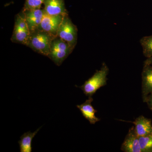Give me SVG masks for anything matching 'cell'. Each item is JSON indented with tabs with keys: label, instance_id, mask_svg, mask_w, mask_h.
I'll use <instances>...</instances> for the list:
<instances>
[{
	"label": "cell",
	"instance_id": "obj_4",
	"mask_svg": "<svg viewBox=\"0 0 152 152\" xmlns=\"http://www.w3.org/2000/svg\"><path fill=\"white\" fill-rule=\"evenodd\" d=\"M57 36L75 48L77 39V29L73 23L68 15L64 16L58 30Z\"/></svg>",
	"mask_w": 152,
	"mask_h": 152
},
{
	"label": "cell",
	"instance_id": "obj_16",
	"mask_svg": "<svg viewBox=\"0 0 152 152\" xmlns=\"http://www.w3.org/2000/svg\"><path fill=\"white\" fill-rule=\"evenodd\" d=\"M45 0H26L23 11L41 9Z\"/></svg>",
	"mask_w": 152,
	"mask_h": 152
},
{
	"label": "cell",
	"instance_id": "obj_3",
	"mask_svg": "<svg viewBox=\"0 0 152 152\" xmlns=\"http://www.w3.org/2000/svg\"><path fill=\"white\" fill-rule=\"evenodd\" d=\"M73 50L69 44L57 36L52 41L48 57L56 65L60 66Z\"/></svg>",
	"mask_w": 152,
	"mask_h": 152
},
{
	"label": "cell",
	"instance_id": "obj_14",
	"mask_svg": "<svg viewBox=\"0 0 152 152\" xmlns=\"http://www.w3.org/2000/svg\"><path fill=\"white\" fill-rule=\"evenodd\" d=\"M140 43L144 56L147 58L152 57V35L142 38Z\"/></svg>",
	"mask_w": 152,
	"mask_h": 152
},
{
	"label": "cell",
	"instance_id": "obj_9",
	"mask_svg": "<svg viewBox=\"0 0 152 152\" xmlns=\"http://www.w3.org/2000/svg\"><path fill=\"white\" fill-rule=\"evenodd\" d=\"M45 13L50 15H68L64 0H45L43 3Z\"/></svg>",
	"mask_w": 152,
	"mask_h": 152
},
{
	"label": "cell",
	"instance_id": "obj_8",
	"mask_svg": "<svg viewBox=\"0 0 152 152\" xmlns=\"http://www.w3.org/2000/svg\"><path fill=\"white\" fill-rule=\"evenodd\" d=\"M121 149L125 152H142L139 137L136 134L134 128L130 129Z\"/></svg>",
	"mask_w": 152,
	"mask_h": 152
},
{
	"label": "cell",
	"instance_id": "obj_1",
	"mask_svg": "<svg viewBox=\"0 0 152 152\" xmlns=\"http://www.w3.org/2000/svg\"><path fill=\"white\" fill-rule=\"evenodd\" d=\"M55 37L43 30L37 29L31 32L27 46L38 53L48 57L51 44Z\"/></svg>",
	"mask_w": 152,
	"mask_h": 152
},
{
	"label": "cell",
	"instance_id": "obj_17",
	"mask_svg": "<svg viewBox=\"0 0 152 152\" xmlns=\"http://www.w3.org/2000/svg\"><path fill=\"white\" fill-rule=\"evenodd\" d=\"M144 102L147 103L149 108L152 111V93L147 96Z\"/></svg>",
	"mask_w": 152,
	"mask_h": 152
},
{
	"label": "cell",
	"instance_id": "obj_6",
	"mask_svg": "<svg viewBox=\"0 0 152 152\" xmlns=\"http://www.w3.org/2000/svg\"><path fill=\"white\" fill-rule=\"evenodd\" d=\"M64 16L50 15L45 13L42 23L38 28L56 37L58 30Z\"/></svg>",
	"mask_w": 152,
	"mask_h": 152
},
{
	"label": "cell",
	"instance_id": "obj_18",
	"mask_svg": "<svg viewBox=\"0 0 152 152\" xmlns=\"http://www.w3.org/2000/svg\"><path fill=\"white\" fill-rule=\"evenodd\" d=\"M145 64L152 66V57L147 58V59L145 61Z\"/></svg>",
	"mask_w": 152,
	"mask_h": 152
},
{
	"label": "cell",
	"instance_id": "obj_7",
	"mask_svg": "<svg viewBox=\"0 0 152 152\" xmlns=\"http://www.w3.org/2000/svg\"><path fill=\"white\" fill-rule=\"evenodd\" d=\"M22 12L30 31H33L38 28L45 15L44 9L23 10Z\"/></svg>",
	"mask_w": 152,
	"mask_h": 152
},
{
	"label": "cell",
	"instance_id": "obj_10",
	"mask_svg": "<svg viewBox=\"0 0 152 152\" xmlns=\"http://www.w3.org/2000/svg\"><path fill=\"white\" fill-rule=\"evenodd\" d=\"M142 75V95L144 102L152 93V66L145 64Z\"/></svg>",
	"mask_w": 152,
	"mask_h": 152
},
{
	"label": "cell",
	"instance_id": "obj_5",
	"mask_svg": "<svg viewBox=\"0 0 152 152\" xmlns=\"http://www.w3.org/2000/svg\"><path fill=\"white\" fill-rule=\"evenodd\" d=\"M30 34L31 31L22 12L16 16L11 40L14 42L27 46Z\"/></svg>",
	"mask_w": 152,
	"mask_h": 152
},
{
	"label": "cell",
	"instance_id": "obj_11",
	"mask_svg": "<svg viewBox=\"0 0 152 152\" xmlns=\"http://www.w3.org/2000/svg\"><path fill=\"white\" fill-rule=\"evenodd\" d=\"M94 100L92 97H89L84 103L77 106L81 112L83 116L88 120L90 124H95L96 123L100 121V119L95 115L97 111L92 105L91 103Z\"/></svg>",
	"mask_w": 152,
	"mask_h": 152
},
{
	"label": "cell",
	"instance_id": "obj_12",
	"mask_svg": "<svg viewBox=\"0 0 152 152\" xmlns=\"http://www.w3.org/2000/svg\"><path fill=\"white\" fill-rule=\"evenodd\" d=\"M135 125V130L139 137L152 134L151 120L143 116H140L133 122Z\"/></svg>",
	"mask_w": 152,
	"mask_h": 152
},
{
	"label": "cell",
	"instance_id": "obj_2",
	"mask_svg": "<svg viewBox=\"0 0 152 152\" xmlns=\"http://www.w3.org/2000/svg\"><path fill=\"white\" fill-rule=\"evenodd\" d=\"M109 69L104 63L101 69L96 71L94 75L86 81L83 86L80 87L86 96L92 97L101 87L107 84V76Z\"/></svg>",
	"mask_w": 152,
	"mask_h": 152
},
{
	"label": "cell",
	"instance_id": "obj_13",
	"mask_svg": "<svg viewBox=\"0 0 152 152\" xmlns=\"http://www.w3.org/2000/svg\"><path fill=\"white\" fill-rule=\"evenodd\" d=\"M41 128H39L34 132H27L25 133L23 135L21 136L20 140L18 142L20 152H32V142L33 139L36 135Z\"/></svg>",
	"mask_w": 152,
	"mask_h": 152
},
{
	"label": "cell",
	"instance_id": "obj_15",
	"mask_svg": "<svg viewBox=\"0 0 152 152\" xmlns=\"http://www.w3.org/2000/svg\"><path fill=\"white\" fill-rule=\"evenodd\" d=\"M142 152H152V134L139 137Z\"/></svg>",
	"mask_w": 152,
	"mask_h": 152
}]
</instances>
